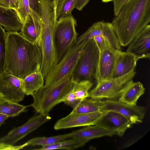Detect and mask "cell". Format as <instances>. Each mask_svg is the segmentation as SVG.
Instances as JSON below:
<instances>
[{"label":"cell","instance_id":"cell-1","mask_svg":"<svg viewBox=\"0 0 150 150\" xmlns=\"http://www.w3.org/2000/svg\"><path fill=\"white\" fill-rule=\"evenodd\" d=\"M7 33L4 71L21 79L40 71L42 54L39 45L18 32Z\"/></svg>","mask_w":150,"mask_h":150},{"label":"cell","instance_id":"cell-2","mask_svg":"<svg viewBox=\"0 0 150 150\" xmlns=\"http://www.w3.org/2000/svg\"><path fill=\"white\" fill-rule=\"evenodd\" d=\"M150 22V0H128L111 23L121 46L126 47Z\"/></svg>","mask_w":150,"mask_h":150},{"label":"cell","instance_id":"cell-3","mask_svg":"<svg viewBox=\"0 0 150 150\" xmlns=\"http://www.w3.org/2000/svg\"><path fill=\"white\" fill-rule=\"evenodd\" d=\"M72 81V76H68L53 85L45 86L31 95L33 103L30 105L37 113L46 114L58 104L64 92Z\"/></svg>","mask_w":150,"mask_h":150},{"label":"cell","instance_id":"cell-4","mask_svg":"<svg viewBox=\"0 0 150 150\" xmlns=\"http://www.w3.org/2000/svg\"><path fill=\"white\" fill-rule=\"evenodd\" d=\"M88 40L75 45L64 55L57 64L44 78V85L57 84L68 76H72L79 59Z\"/></svg>","mask_w":150,"mask_h":150},{"label":"cell","instance_id":"cell-5","mask_svg":"<svg viewBox=\"0 0 150 150\" xmlns=\"http://www.w3.org/2000/svg\"><path fill=\"white\" fill-rule=\"evenodd\" d=\"M99 54L94 39L88 40L79 59L72 80L75 82L83 80L92 81L95 79Z\"/></svg>","mask_w":150,"mask_h":150},{"label":"cell","instance_id":"cell-6","mask_svg":"<svg viewBox=\"0 0 150 150\" xmlns=\"http://www.w3.org/2000/svg\"><path fill=\"white\" fill-rule=\"evenodd\" d=\"M76 21L72 15L58 20L55 27L54 37L58 62L65 53L75 45L78 33Z\"/></svg>","mask_w":150,"mask_h":150},{"label":"cell","instance_id":"cell-7","mask_svg":"<svg viewBox=\"0 0 150 150\" xmlns=\"http://www.w3.org/2000/svg\"><path fill=\"white\" fill-rule=\"evenodd\" d=\"M135 70L123 76L111 78L97 83L96 86L89 91L88 98L96 100L104 99L117 100L124 85L132 80L136 74Z\"/></svg>","mask_w":150,"mask_h":150},{"label":"cell","instance_id":"cell-8","mask_svg":"<svg viewBox=\"0 0 150 150\" xmlns=\"http://www.w3.org/2000/svg\"><path fill=\"white\" fill-rule=\"evenodd\" d=\"M97 36L104 38L114 49L121 51V46L111 23L104 21H99L93 24L85 33L77 38L75 45Z\"/></svg>","mask_w":150,"mask_h":150},{"label":"cell","instance_id":"cell-9","mask_svg":"<svg viewBox=\"0 0 150 150\" xmlns=\"http://www.w3.org/2000/svg\"><path fill=\"white\" fill-rule=\"evenodd\" d=\"M51 119L49 114H39L30 118L22 125L13 129L5 136L2 137V143L14 145L31 132Z\"/></svg>","mask_w":150,"mask_h":150},{"label":"cell","instance_id":"cell-10","mask_svg":"<svg viewBox=\"0 0 150 150\" xmlns=\"http://www.w3.org/2000/svg\"><path fill=\"white\" fill-rule=\"evenodd\" d=\"M110 110L116 112L124 116L132 125L142 122L146 108L143 106L129 105L119 100L106 99L101 111L105 112Z\"/></svg>","mask_w":150,"mask_h":150},{"label":"cell","instance_id":"cell-11","mask_svg":"<svg viewBox=\"0 0 150 150\" xmlns=\"http://www.w3.org/2000/svg\"><path fill=\"white\" fill-rule=\"evenodd\" d=\"M0 93L3 99L18 103L24 99L21 79L5 71L0 74Z\"/></svg>","mask_w":150,"mask_h":150},{"label":"cell","instance_id":"cell-12","mask_svg":"<svg viewBox=\"0 0 150 150\" xmlns=\"http://www.w3.org/2000/svg\"><path fill=\"white\" fill-rule=\"evenodd\" d=\"M104 112L99 111L83 114H71L58 120L54 126L56 130L95 125Z\"/></svg>","mask_w":150,"mask_h":150},{"label":"cell","instance_id":"cell-13","mask_svg":"<svg viewBox=\"0 0 150 150\" xmlns=\"http://www.w3.org/2000/svg\"><path fill=\"white\" fill-rule=\"evenodd\" d=\"M117 50L109 45L99 51L95 79L96 83L111 78L115 64Z\"/></svg>","mask_w":150,"mask_h":150},{"label":"cell","instance_id":"cell-14","mask_svg":"<svg viewBox=\"0 0 150 150\" xmlns=\"http://www.w3.org/2000/svg\"><path fill=\"white\" fill-rule=\"evenodd\" d=\"M124 116L113 111L104 112L95 125L115 131L116 135L122 136L132 125Z\"/></svg>","mask_w":150,"mask_h":150},{"label":"cell","instance_id":"cell-15","mask_svg":"<svg viewBox=\"0 0 150 150\" xmlns=\"http://www.w3.org/2000/svg\"><path fill=\"white\" fill-rule=\"evenodd\" d=\"M126 52L139 59L150 57V25H146L128 45Z\"/></svg>","mask_w":150,"mask_h":150},{"label":"cell","instance_id":"cell-16","mask_svg":"<svg viewBox=\"0 0 150 150\" xmlns=\"http://www.w3.org/2000/svg\"><path fill=\"white\" fill-rule=\"evenodd\" d=\"M139 60L129 53L117 50L115 64L111 78L120 77L135 70Z\"/></svg>","mask_w":150,"mask_h":150},{"label":"cell","instance_id":"cell-17","mask_svg":"<svg viewBox=\"0 0 150 150\" xmlns=\"http://www.w3.org/2000/svg\"><path fill=\"white\" fill-rule=\"evenodd\" d=\"M116 132L97 125L87 126L82 129L67 134V138H79L87 142L93 139L116 135Z\"/></svg>","mask_w":150,"mask_h":150},{"label":"cell","instance_id":"cell-18","mask_svg":"<svg viewBox=\"0 0 150 150\" xmlns=\"http://www.w3.org/2000/svg\"><path fill=\"white\" fill-rule=\"evenodd\" d=\"M145 92V88L140 82L130 80L124 85L118 100L127 104L137 105V101Z\"/></svg>","mask_w":150,"mask_h":150},{"label":"cell","instance_id":"cell-19","mask_svg":"<svg viewBox=\"0 0 150 150\" xmlns=\"http://www.w3.org/2000/svg\"><path fill=\"white\" fill-rule=\"evenodd\" d=\"M0 25L7 32H12L20 31L23 23L16 10L0 6Z\"/></svg>","mask_w":150,"mask_h":150},{"label":"cell","instance_id":"cell-20","mask_svg":"<svg viewBox=\"0 0 150 150\" xmlns=\"http://www.w3.org/2000/svg\"><path fill=\"white\" fill-rule=\"evenodd\" d=\"M19 33L22 37L30 42L39 45L40 33L39 23H35L30 14L27 16Z\"/></svg>","mask_w":150,"mask_h":150},{"label":"cell","instance_id":"cell-21","mask_svg":"<svg viewBox=\"0 0 150 150\" xmlns=\"http://www.w3.org/2000/svg\"><path fill=\"white\" fill-rule=\"evenodd\" d=\"M44 77L40 71L32 73L21 79L22 87L26 95L35 93L44 86Z\"/></svg>","mask_w":150,"mask_h":150},{"label":"cell","instance_id":"cell-22","mask_svg":"<svg viewBox=\"0 0 150 150\" xmlns=\"http://www.w3.org/2000/svg\"><path fill=\"white\" fill-rule=\"evenodd\" d=\"M88 98L82 100L75 108H73L71 114L91 113L101 111L104 101L96 100Z\"/></svg>","mask_w":150,"mask_h":150},{"label":"cell","instance_id":"cell-23","mask_svg":"<svg viewBox=\"0 0 150 150\" xmlns=\"http://www.w3.org/2000/svg\"><path fill=\"white\" fill-rule=\"evenodd\" d=\"M88 142L81 138H71L64 139L47 146L42 147L37 150H50L55 149L73 150L81 147Z\"/></svg>","mask_w":150,"mask_h":150},{"label":"cell","instance_id":"cell-24","mask_svg":"<svg viewBox=\"0 0 150 150\" xmlns=\"http://www.w3.org/2000/svg\"><path fill=\"white\" fill-rule=\"evenodd\" d=\"M29 106L2 99L0 100V114L7 115L9 117H15L22 112H26L27 108Z\"/></svg>","mask_w":150,"mask_h":150},{"label":"cell","instance_id":"cell-25","mask_svg":"<svg viewBox=\"0 0 150 150\" xmlns=\"http://www.w3.org/2000/svg\"><path fill=\"white\" fill-rule=\"evenodd\" d=\"M76 0H58L56 6L57 20L72 15L71 12L75 8Z\"/></svg>","mask_w":150,"mask_h":150},{"label":"cell","instance_id":"cell-26","mask_svg":"<svg viewBox=\"0 0 150 150\" xmlns=\"http://www.w3.org/2000/svg\"><path fill=\"white\" fill-rule=\"evenodd\" d=\"M67 139V134L56 136L46 137H38L32 138L24 143L25 146L39 145L46 146Z\"/></svg>","mask_w":150,"mask_h":150},{"label":"cell","instance_id":"cell-27","mask_svg":"<svg viewBox=\"0 0 150 150\" xmlns=\"http://www.w3.org/2000/svg\"><path fill=\"white\" fill-rule=\"evenodd\" d=\"M73 81V91L76 98L82 100L88 98L89 90L93 85V82L88 80Z\"/></svg>","mask_w":150,"mask_h":150},{"label":"cell","instance_id":"cell-28","mask_svg":"<svg viewBox=\"0 0 150 150\" xmlns=\"http://www.w3.org/2000/svg\"><path fill=\"white\" fill-rule=\"evenodd\" d=\"M74 82L72 81L68 87L64 92L58 104L64 102L73 108H75L82 100L77 99L73 91Z\"/></svg>","mask_w":150,"mask_h":150},{"label":"cell","instance_id":"cell-29","mask_svg":"<svg viewBox=\"0 0 150 150\" xmlns=\"http://www.w3.org/2000/svg\"><path fill=\"white\" fill-rule=\"evenodd\" d=\"M7 33L0 25V74L5 71Z\"/></svg>","mask_w":150,"mask_h":150},{"label":"cell","instance_id":"cell-30","mask_svg":"<svg viewBox=\"0 0 150 150\" xmlns=\"http://www.w3.org/2000/svg\"><path fill=\"white\" fill-rule=\"evenodd\" d=\"M19 5L17 12L21 22L23 23L29 14L30 9L29 0H19Z\"/></svg>","mask_w":150,"mask_h":150},{"label":"cell","instance_id":"cell-31","mask_svg":"<svg viewBox=\"0 0 150 150\" xmlns=\"http://www.w3.org/2000/svg\"><path fill=\"white\" fill-rule=\"evenodd\" d=\"M93 39L95 41L99 51L102 50L108 46L110 45L108 41L104 38L101 36H96L94 37Z\"/></svg>","mask_w":150,"mask_h":150},{"label":"cell","instance_id":"cell-32","mask_svg":"<svg viewBox=\"0 0 150 150\" xmlns=\"http://www.w3.org/2000/svg\"><path fill=\"white\" fill-rule=\"evenodd\" d=\"M128 0H112L114 5V11L115 16H117L121 8Z\"/></svg>","mask_w":150,"mask_h":150},{"label":"cell","instance_id":"cell-33","mask_svg":"<svg viewBox=\"0 0 150 150\" xmlns=\"http://www.w3.org/2000/svg\"><path fill=\"white\" fill-rule=\"evenodd\" d=\"M89 0H76L75 7L79 11L81 10L88 2Z\"/></svg>","mask_w":150,"mask_h":150},{"label":"cell","instance_id":"cell-34","mask_svg":"<svg viewBox=\"0 0 150 150\" xmlns=\"http://www.w3.org/2000/svg\"><path fill=\"white\" fill-rule=\"evenodd\" d=\"M19 0H9V8L16 10L18 8Z\"/></svg>","mask_w":150,"mask_h":150},{"label":"cell","instance_id":"cell-35","mask_svg":"<svg viewBox=\"0 0 150 150\" xmlns=\"http://www.w3.org/2000/svg\"><path fill=\"white\" fill-rule=\"evenodd\" d=\"M9 0H0V6L5 8H9Z\"/></svg>","mask_w":150,"mask_h":150},{"label":"cell","instance_id":"cell-36","mask_svg":"<svg viewBox=\"0 0 150 150\" xmlns=\"http://www.w3.org/2000/svg\"><path fill=\"white\" fill-rule=\"evenodd\" d=\"M9 117L7 115L0 114V127L2 124L5 123V121Z\"/></svg>","mask_w":150,"mask_h":150},{"label":"cell","instance_id":"cell-37","mask_svg":"<svg viewBox=\"0 0 150 150\" xmlns=\"http://www.w3.org/2000/svg\"><path fill=\"white\" fill-rule=\"evenodd\" d=\"M101 1L103 2L106 3L112 1V0H101Z\"/></svg>","mask_w":150,"mask_h":150},{"label":"cell","instance_id":"cell-38","mask_svg":"<svg viewBox=\"0 0 150 150\" xmlns=\"http://www.w3.org/2000/svg\"><path fill=\"white\" fill-rule=\"evenodd\" d=\"M2 99H3L2 98L1 96V94L0 93V100Z\"/></svg>","mask_w":150,"mask_h":150}]
</instances>
